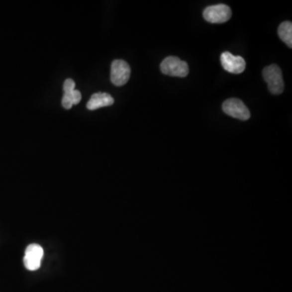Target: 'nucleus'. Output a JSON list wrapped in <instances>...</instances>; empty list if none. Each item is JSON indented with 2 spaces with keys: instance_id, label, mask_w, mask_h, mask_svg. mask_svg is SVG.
Masks as SVG:
<instances>
[{
  "instance_id": "2",
  "label": "nucleus",
  "mask_w": 292,
  "mask_h": 292,
  "mask_svg": "<svg viewBox=\"0 0 292 292\" xmlns=\"http://www.w3.org/2000/svg\"><path fill=\"white\" fill-rule=\"evenodd\" d=\"M161 71L165 75L171 77H185L189 75V68L187 63L176 56H169L162 62Z\"/></svg>"
},
{
  "instance_id": "3",
  "label": "nucleus",
  "mask_w": 292,
  "mask_h": 292,
  "mask_svg": "<svg viewBox=\"0 0 292 292\" xmlns=\"http://www.w3.org/2000/svg\"><path fill=\"white\" fill-rule=\"evenodd\" d=\"M231 10L226 4H217L209 6L204 9L203 16L204 20L212 24H222L231 19Z\"/></svg>"
},
{
  "instance_id": "4",
  "label": "nucleus",
  "mask_w": 292,
  "mask_h": 292,
  "mask_svg": "<svg viewBox=\"0 0 292 292\" xmlns=\"http://www.w3.org/2000/svg\"><path fill=\"white\" fill-rule=\"evenodd\" d=\"M222 110L226 114L240 120H248L251 116L248 108L240 99H227L222 104Z\"/></svg>"
},
{
  "instance_id": "6",
  "label": "nucleus",
  "mask_w": 292,
  "mask_h": 292,
  "mask_svg": "<svg viewBox=\"0 0 292 292\" xmlns=\"http://www.w3.org/2000/svg\"><path fill=\"white\" fill-rule=\"evenodd\" d=\"M221 64L225 70L233 74H240L245 70L246 63L240 56H235L230 52L222 53Z\"/></svg>"
},
{
  "instance_id": "5",
  "label": "nucleus",
  "mask_w": 292,
  "mask_h": 292,
  "mask_svg": "<svg viewBox=\"0 0 292 292\" xmlns=\"http://www.w3.org/2000/svg\"><path fill=\"white\" fill-rule=\"evenodd\" d=\"M131 75V68L127 62L115 60L110 69V81L115 86H123L127 84Z\"/></svg>"
},
{
  "instance_id": "8",
  "label": "nucleus",
  "mask_w": 292,
  "mask_h": 292,
  "mask_svg": "<svg viewBox=\"0 0 292 292\" xmlns=\"http://www.w3.org/2000/svg\"><path fill=\"white\" fill-rule=\"evenodd\" d=\"M279 38L290 48L292 47V24L290 21H284L278 29Z\"/></svg>"
},
{
  "instance_id": "12",
  "label": "nucleus",
  "mask_w": 292,
  "mask_h": 292,
  "mask_svg": "<svg viewBox=\"0 0 292 292\" xmlns=\"http://www.w3.org/2000/svg\"><path fill=\"white\" fill-rule=\"evenodd\" d=\"M62 105L67 110H69L73 106V101H72V99H71V97L68 95H64V97L62 99Z\"/></svg>"
},
{
  "instance_id": "7",
  "label": "nucleus",
  "mask_w": 292,
  "mask_h": 292,
  "mask_svg": "<svg viewBox=\"0 0 292 292\" xmlns=\"http://www.w3.org/2000/svg\"><path fill=\"white\" fill-rule=\"evenodd\" d=\"M114 98L106 93H97L93 95L87 103V108L95 110L101 107L109 106L114 104Z\"/></svg>"
},
{
  "instance_id": "1",
  "label": "nucleus",
  "mask_w": 292,
  "mask_h": 292,
  "mask_svg": "<svg viewBox=\"0 0 292 292\" xmlns=\"http://www.w3.org/2000/svg\"><path fill=\"white\" fill-rule=\"evenodd\" d=\"M263 77L268 85V89L273 95H281L284 90V82L281 69L276 64L266 67L263 70Z\"/></svg>"
},
{
  "instance_id": "9",
  "label": "nucleus",
  "mask_w": 292,
  "mask_h": 292,
  "mask_svg": "<svg viewBox=\"0 0 292 292\" xmlns=\"http://www.w3.org/2000/svg\"><path fill=\"white\" fill-rule=\"evenodd\" d=\"M43 254H44L43 248L40 246L39 244H32L27 247L24 257H30L33 259L38 260L42 262Z\"/></svg>"
},
{
  "instance_id": "10",
  "label": "nucleus",
  "mask_w": 292,
  "mask_h": 292,
  "mask_svg": "<svg viewBox=\"0 0 292 292\" xmlns=\"http://www.w3.org/2000/svg\"><path fill=\"white\" fill-rule=\"evenodd\" d=\"M75 82L72 79H67L64 84V95H69L75 90Z\"/></svg>"
},
{
  "instance_id": "11",
  "label": "nucleus",
  "mask_w": 292,
  "mask_h": 292,
  "mask_svg": "<svg viewBox=\"0 0 292 292\" xmlns=\"http://www.w3.org/2000/svg\"><path fill=\"white\" fill-rule=\"evenodd\" d=\"M67 95H68L72 99L73 105H77L82 100V94L78 90H73V92Z\"/></svg>"
}]
</instances>
